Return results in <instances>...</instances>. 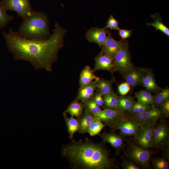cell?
Here are the masks:
<instances>
[{"mask_svg":"<svg viewBox=\"0 0 169 169\" xmlns=\"http://www.w3.org/2000/svg\"><path fill=\"white\" fill-rule=\"evenodd\" d=\"M119 96L114 92L106 95H103L104 109H117Z\"/></svg>","mask_w":169,"mask_h":169,"instance_id":"obj_24","label":"cell"},{"mask_svg":"<svg viewBox=\"0 0 169 169\" xmlns=\"http://www.w3.org/2000/svg\"><path fill=\"white\" fill-rule=\"evenodd\" d=\"M52 34L47 38L30 40L21 37L13 28L3 34L9 51L16 60L27 61L36 69H44L51 72L52 65L58 59L59 50L64 46L67 31L58 22L54 25Z\"/></svg>","mask_w":169,"mask_h":169,"instance_id":"obj_1","label":"cell"},{"mask_svg":"<svg viewBox=\"0 0 169 169\" xmlns=\"http://www.w3.org/2000/svg\"><path fill=\"white\" fill-rule=\"evenodd\" d=\"M0 3L3 9L15 12L23 20L33 13L29 0H3Z\"/></svg>","mask_w":169,"mask_h":169,"instance_id":"obj_7","label":"cell"},{"mask_svg":"<svg viewBox=\"0 0 169 169\" xmlns=\"http://www.w3.org/2000/svg\"><path fill=\"white\" fill-rule=\"evenodd\" d=\"M17 32L21 37L28 39L40 40L48 38L51 34L46 14L33 11L29 17L23 20Z\"/></svg>","mask_w":169,"mask_h":169,"instance_id":"obj_3","label":"cell"},{"mask_svg":"<svg viewBox=\"0 0 169 169\" xmlns=\"http://www.w3.org/2000/svg\"><path fill=\"white\" fill-rule=\"evenodd\" d=\"M119 35L122 39H125L131 36L132 30L119 29Z\"/></svg>","mask_w":169,"mask_h":169,"instance_id":"obj_39","label":"cell"},{"mask_svg":"<svg viewBox=\"0 0 169 169\" xmlns=\"http://www.w3.org/2000/svg\"><path fill=\"white\" fill-rule=\"evenodd\" d=\"M96 88L95 81L80 87L76 99L81 100L82 102L84 103L92 97Z\"/></svg>","mask_w":169,"mask_h":169,"instance_id":"obj_18","label":"cell"},{"mask_svg":"<svg viewBox=\"0 0 169 169\" xmlns=\"http://www.w3.org/2000/svg\"><path fill=\"white\" fill-rule=\"evenodd\" d=\"M120 165L124 169H140L141 168L131 160L122 158Z\"/></svg>","mask_w":169,"mask_h":169,"instance_id":"obj_34","label":"cell"},{"mask_svg":"<svg viewBox=\"0 0 169 169\" xmlns=\"http://www.w3.org/2000/svg\"><path fill=\"white\" fill-rule=\"evenodd\" d=\"M92 115L111 129L122 121L127 119L126 113L118 109H104L99 113Z\"/></svg>","mask_w":169,"mask_h":169,"instance_id":"obj_8","label":"cell"},{"mask_svg":"<svg viewBox=\"0 0 169 169\" xmlns=\"http://www.w3.org/2000/svg\"><path fill=\"white\" fill-rule=\"evenodd\" d=\"M105 27L104 28H92L87 30L85 35L86 39L90 42L97 44L101 47L106 38L108 30Z\"/></svg>","mask_w":169,"mask_h":169,"instance_id":"obj_15","label":"cell"},{"mask_svg":"<svg viewBox=\"0 0 169 169\" xmlns=\"http://www.w3.org/2000/svg\"><path fill=\"white\" fill-rule=\"evenodd\" d=\"M139 128L140 126L136 124L127 119L122 121L114 128L111 129V132L119 130L121 136H134L138 132Z\"/></svg>","mask_w":169,"mask_h":169,"instance_id":"obj_14","label":"cell"},{"mask_svg":"<svg viewBox=\"0 0 169 169\" xmlns=\"http://www.w3.org/2000/svg\"><path fill=\"white\" fill-rule=\"evenodd\" d=\"M146 69L137 67L132 64L123 73L125 82L130 86L132 90L136 87L142 84L146 74Z\"/></svg>","mask_w":169,"mask_h":169,"instance_id":"obj_11","label":"cell"},{"mask_svg":"<svg viewBox=\"0 0 169 169\" xmlns=\"http://www.w3.org/2000/svg\"><path fill=\"white\" fill-rule=\"evenodd\" d=\"M126 116L127 119L140 127L156 124L159 119L163 116L160 108L154 106L151 109L141 113H126Z\"/></svg>","mask_w":169,"mask_h":169,"instance_id":"obj_6","label":"cell"},{"mask_svg":"<svg viewBox=\"0 0 169 169\" xmlns=\"http://www.w3.org/2000/svg\"><path fill=\"white\" fill-rule=\"evenodd\" d=\"M92 97L99 106L103 107L104 102L103 95L98 89L95 93H94Z\"/></svg>","mask_w":169,"mask_h":169,"instance_id":"obj_37","label":"cell"},{"mask_svg":"<svg viewBox=\"0 0 169 169\" xmlns=\"http://www.w3.org/2000/svg\"><path fill=\"white\" fill-rule=\"evenodd\" d=\"M98 135L102 140L103 142L109 143L116 150L117 154L120 151L123 150L125 146L124 139L120 135L115 134L114 132L108 133L104 131Z\"/></svg>","mask_w":169,"mask_h":169,"instance_id":"obj_13","label":"cell"},{"mask_svg":"<svg viewBox=\"0 0 169 169\" xmlns=\"http://www.w3.org/2000/svg\"><path fill=\"white\" fill-rule=\"evenodd\" d=\"M169 90L162 89L153 96V105L156 107H160L164 103L169 100Z\"/></svg>","mask_w":169,"mask_h":169,"instance_id":"obj_29","label":"cell"},{"mask_svg":"<svg viewBox=\"0 0 169 169\" xmlns=\"http://www.w3.org/2000/svg\"><path fill=\"white\" fill-rule=\"evenodd\" d=\"M113 63L114 72L118 71L123 74L132 64L127 41L115 55Z\"/></svg>","mask_w":169,"mask_h":169,"instance_id":"obj_9","label":"cell"},{"mask_svg":"<svg viewBox=\"0 0 169 169\" xmlns=\"http://www.w3.org/2000/svg\"><path fill=\"white\" fill-rule=\"evenodd\" d=\"M106 27L109 28L110 30H119L120 28L118 26V21L111 15L109 17L106 23Z\"/></svg>","mask_w":169,"mask_h":169,"instance_id":"obj_35","label":"cell"},{"mask_svg":"<svg viewBox=\"0 0 169 169\" xmlns=\"http://www.w3.org/2000/svg\"><path fill=\"white\" fill-rule=\"evenodd\" d=\"M135 97L137 101L146 105H153V96L146 90H141L135 93Z\"/></svg>","mask_w":169,"mask_h":169,"instance_id":"obj_27","label":"cell"},{"mask_svg":"<svg viewBox=\"0 0 169 169\" xmlns=\"http://www.w3.org/2000/svg\"><path fill=\"white\" fill-rule=\"evenodd\" d=\"M146 74L143 79L142 85L146 90L151 92L157 93L162 90L156 84L152 71L146 69Z\"/></svg>","mask_w":169,"mask_h":169,"instance_id":"obj_17","label":"cell"},{"mask_svg":"<svg viewBox=\"0 0 169 169\" xmlns=\"http://www.w3.org/2000/svg\"><path fill=\"white\" fill-rule=\"evenodd\" d=\"M84 104V108L92 115L98 114L102 110L99 106L95 102L92 97Z\"/></svg>","mask_w":169,"mask_h":169,"instance_id":"obj_32","label":"cell"},{"mask_svg":"<svg viewBox=\"0 0 169 169\" xmlns=\"http://www.w3.org/2000/svg\"><path fill=\"white\" fill-rule=\"evenodd\" d=\"M154 106V105H146L138 101H134L131 109L127 113H141L151 109Z\"/></svg>","mask_w":169,"mask_h":169,"instance_id":"obj_30","label":"cell"},{"mask_svg":"<svg viewBox=\"0 0 169 169\" xmlns=\"http://www.w3.org/2000/svg\"><path fill=\"white\" fill-rule=\"evenodd\" d=\"M157 123L154 132L152 148L161 149L164 154L169 155V126L167 121L164 116L161 117Z\"/></svg>","mask_w":169,"mask_h":169,"instance_id":"obj_5","label":"cell"},{"mask_svg":"<svg viewBox=\"0 0 169 169\" xmlns=\"http://www.w3.org/2000/svg\"><path fill=\"white\" fill-rule=\"evenodd\" d=\"M0 3V28H4L14 19V17L7 14Z\"/></svg>","mask_w":169,"mask_h":169,"instance_id":"obj_33","label":"cell"},{"mask_svg":"<svg viewBox=\"0 0 169 169\" xmlns=\"http://www.w3.org/2000/svg\"><path fill=\"white\" fill-rule=\"evenodd\" d=\"M134 101L130 95L119 96L117 109L128 113L131 109Z\"/></svg>","mask_w":169,"mask_h":169,"instance_id":"obj_26","label":"cell"},{"mask_svg":"<svg viewBox=\"0 0 169 169\" xmlns=\"http://www.w3.org/2000/svg\"><path fill=\"white\" fill-rule=\"evenodd\" d=\"M84 108V104L76 99L72 102L64 113H68L71 116L79 119L81 116Z\"/></svg>","mask_w":169,"mask_h":169,"instance_id":"obj_22","label":"cell"},{"mask_svg":"<svg viewBox=\"0 0 169 169\" xmlns=\"http://www.w3.org/2000/svg\"><path fill=\"white\" fill-rule=\"evenodd\" d=\"M152 165L154 169H168L169 162L165 158H151Z\"/></svg>","mask_w":169,"mask_h":169,"instance_id":"obj_31","label":"cell"},{"mask_svg":"<svg viewBox=\"0 0 169 169\" xmlns=\"http://www.w3.org/2000/svg\"><path fill=\"white\" fill-rule=\"evenodd\" d=\"M107 33L108 35L101 46L102 51L100 53L110 56L113 59L116 53L126 41L123 40L117 41L114 39L108 30Z\"/></svg>","mask_w":169,"mask_h":169,"instance_id":"obj_12","label":"cell"},{"mask_svg":"<svg viewBox=\"0 0 169 169\" xmlns=\"http://www.w3.org/2000/svg\"><path fill=\"white\" fill-rule=\"evenodd\" d=\"M105 126L100 120L94 117L88 129L87 133L92 136L98 135Z\"/></svg>","mask_w":169,"mask_h":169,"instance_id":"obj_28","label":"cell"},{"mask_svg":"<svg viewBox=\"0 0 169 169\" xmlns=\"http://www.w3.org/2000/svg\"><path fill=\"white\" fill-rule=\"evenodd\" d=\"M61 155L73 169H116L117 161L110 157L105 143L95 142L85 138L75 140L61 147Z\"/></svg>","mask_w":169,"mask_h":169,"instance_id":"obj_2","label":"cell"},{"mask_svg":"<svg viewBox=\"0 0 169 169\" xmlns=\"http://www.w3.org/2000/svg\"><path fill=\"white\" fill-rule=\"evenodd\" d=\"M98 78L95 74L93 70L90 66L86 65L80 74L79 80L80 87L91 82L94 80H96Z\"/></svg>","mask_w":169,"mask_h":169,"instance_id":"obj_21","label":"cell"},{"mask_svg":"<svg viewBox=\"0 0 169 169\" xmlns=\"http://www.w3.org/2000/svg\"><path fill=\"white\" fill-rule=\"evenodd\" d=\"M160 107L163 116L165 118H168L169 116V100L162 104Z\"/></svg>","mask_w":169,"mask_h":169,"instance_id":"obj_38","label":"cell"},{"mask_svg":"<svg viewBox=\"0 0 169 169\" xmlns=\"http://www.w3.org/2000/svg\"><path fill=\"white\" fill-rule=\"evenodd\" d=\"M95 81L96 88H98L102 95L113 92L112 85L114 81V79L108 80L99 77Z\"/></svg>","mask_w":169,"mask_h":169,"instance_id":"obj_23","label":"cell"},{"mask_svg":"<svg viewBox=\"0 0 169 169\" xmlns=\"http://www.w3.org/2000/svg\"><path fill=\"white\" fill-rule=\"evenodd\" d=\"M94 119L93 116L84 108V110L78 119L79 122V133L84 134L87 133L88 129Z\"/></svg>","mask_w":169,"mask_h":169,"instance_id":"obj_19","label":"cell"},{"mask_svg":"<svg viewBox=\"0 0 169 169\" xmlns=\"http://www.w3.org/2000/svg\"><path fill=\"white\" fill-rule=\"evenodd\" d=\"M64 118L67 126V132L69 135V138L71 141L74 140V134L78 132L79 129V119L75 118L73 116L68 117L66 113H63Z\"/></svg>","mask_w":169,"mask_h":169,"instance_id":"obj_20","label":"cell"},{"mask_svg":"<svg viewBox=\"0 0 169 169\" xmlns=\"http://www.w3.org/2000/svg\"><path fill=\"white\" fill-rule=\"evenodd\" d=\"M156 124L140 127L138 132L134 136V142L146 149L152 148V136Z\"/></svg>","mask_w":169,"mask_h":169,"instance_id":"obj_10","label":"cell"},{"mask_svg":"<svg viewBox=\"0 0 169 169\" xmlns=\"http://www.w3.org/2000/svg\"><path fill=\"white\" fill-rule=\"evenodd\" d=\"M131 87L126 82L120 84L118 87V91L121 96H124L127 95L130 91Z\"/></svg>","mask_w":169,"mask_h":169,"instance_id":"obj_36","label":"cell"},{"mask_svg":"<svg viewBox=\"0 0 169 169\" xmlns=\"http://www.w3.org/2000/svg\"><path fill=\"white\" fill-rule=\"evenodd\" d=\"M126 142L127 148L124 152L129 160L141 168H150L151 157L156 152L153 149L149 150L140 147L134 142L127 140Z\"/></svg>","mask_w":169,"mask_h":169,"instance_id":"obj_4","label":"cell"},{"mask_svg":"<svg viewBox=\"0 0 169 169\" xmlns=\"http://www.w3.org/2000/svg\"><path fill=\"white\" fill-rule=\"evenodd\" d=\"M151 18L154 20L152 23H147V25L154 27L156 30H159L164 34L169 36V29L166 25L162 22V18L158 13H156L151 15Z\"/></svg>","mask_w":169,"mask_h":169,"instance_id":"obj_25","label":"cell"},{"mask_svg":"<svg viewBox=\"0 0 169 169\" xmlns=\"http://www.w3.org/2000/svg\"><path fill=\"white\" fill-rule=\"evenodd\" d=\"M95 64L93 70H106L113 75V59L110 56L101 53L98 54L95 59Z\"/></svg>","mask_w":169,"mask_h":169,"instance_id":"obj_16","label":"cell"}]
</instances>
